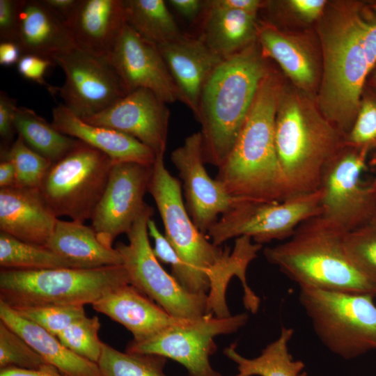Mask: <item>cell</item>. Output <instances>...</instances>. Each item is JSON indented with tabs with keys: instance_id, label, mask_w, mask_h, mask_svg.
<instances>
[{
	"instance_id": "6da1fadb",
	"label": "cell",
	"mask_w": 376,
	"mask_h": 376,
	"mask_svg": "<svg viewBox=\"0 0 376 376\" xmlns=\"http://www.w3.org/2000/svg\"><path fill=\"white\" fill-rule=\"evenodd\" d=\"M367 3H335L323 19L324 70L318 96L322 115L345 136L356 118L373 68L366 43Z\"/></svg>"
},
{
	"instance_id": "7a4b0ae2",
	"label": "cell",
	"mask_w": 376,
	"mask_h": 376,
	"mask_svg": "<svg viewBox=\"0 0 376 376\" xmlns=\"http://www.w3.org/2000/svg\"><path fill=\"white\" fill-rule=\"evenodd\" d=\"M282 87L268 72L262 80L237 139L216 180L234 198L279 202L286 198L275 143V122Z\"/></svg>"
},
{
	"instance_id": "3957f363",
	"label": "cell",
	"mask_w": 376,
	"mask_h": 376,
	"mask_svg": "<svg viewBox=\"0 0 376 376\" xmlns=\"http://www.w3.org/2000/svg\"><path fill=\"white\" fill-rule=\"evenodd\" d=\"M256 42L224 59L207 80L196 119L205 164L219 168L232 150L269 72Z\"/></svg>"
},
{
	"instance_id": "277c9868",
	"label": "cell",
	"mask_w": 376,
	"mask_h": 376,
	"mask_svg": "<svg viewBox=\"0 0 376 376\" xmlns=\"http://www.w3.org/2000/svg\"><path fill=\"white\" fill-rule=\"evenodd\" d=\"M275 143L287 199L318 189L324 167L344 146V136L305 95L282 88Z\"/></svg>"
},
{
	"instance_id": "5b68a950",
	"label": "cell",
	"mask_w": 376,
	"mask_h": 376,
	"mask_svg": "<svg viewBox=\"0 0 376 376\" xmlns=\"http://www.w3.org/2000/svg\"><path fill=\"white\" fill-rule=\"evenodd\" d=\"M345 233L318 216L302 223L284 242L265 248L263 254L299 287L376 297V286L357 269L345 251Z\"/></svg>"
},
{
	"instance_id": "8992f818",
	"label": "cell",
	"mask_w": 376,
	"mask_h": 376,
	"mask_svg": "<svg viewBox=\"0 0 376 376\" xmlns=\"http://www.w3.org/2000/svg\"><path fill=\"white\" fill-rule=\"evenodd\" d=\"M148 191L160 214L164 235L185 265L188 290L207 295L210 286L222 283L236 269L237 258L230 248L214 244L194 225L184 203L181 184L156 155Z\"/></svg>"
},
{
	"instance_id": "52a82bcc",
	"label": "cell",
	"mask_w": 376,
	"mask_h": 376,
	"mask_svg": "<svg viewBox=\"0 0 376 376\" xmlns=\"http://www.w3.org/2000/svg\"><path fill=\"white\" fill-rule=\"evenodd\" d=\"M130 283L123 266L0 271V301L24 306L93 304L111 290Z\"/></svg>"
},
{
	"instance_id": "ba28073f",
	"label": "cell",
	"mask_w": 376,
	"mask_h": 376,
	"mask_svg": "<svg viewBox=\"0 0 376 376\" xmlns=\"http://www.w3.org/2000/svg\"><path fill=\"white\" fill-rule=\"evenodd\" d=\"M375 297L310 287H299V301L318 339L345 359L376 350Z\"/></svg>"
},
{
	"instance_id": "9c48e42d",
	"label": "cell",
	"mask_w": 376,
	"mask_h": 376,
	"mask_svg": "<svg viewBox=\"0 0 376 376\" xmlns=\"http://www.w3.org/2000/svg\"><path fill=\"white\" fill-rule=\"evenodd\" d=\"M153 209L147 203L127 233L128 243L115 249L122 258L130 284L174 318L193 320L207 315V295L186 290L160 265L148 239V222Z\"/></svg>"
},
{
	"instance_id": "30bf717a",
	"label": "cell",
	"mask_w": 376,
	"mask_h": 376,
	"mask_svg": "<svg viewBox=\"0 0 376 376\" xmlns=\"http://www.w3.org/2000/svg\"><path fill=\"white\" fill-rule=\"evenodd\" d=\"M114 164L103 152L79 141L52 163L39 189L57 217L84 223L91 218Z\"/></svg>"
},
{
	"instance_id": "8fae6325",
	"label": "cell",
	"mask_w": 376,
	"mask_h": 376,
	"mask_svg": "<svg viewBox=\"0 0 376 376\" xmlns=\"http://www.w3.org/2000/svg\"><path fill=\"white\" fill-rule=\"evenodd\" d=\"M320 214L318 189L279 202L236 199L206 234L219 246L242 236L263 245L288 240L302 223Z\"/></svg>"
},
{
	"instance_id": "7c38bea8",
	"label": "cell",
	"mask_w": 376,
	"mask_h": 376,
	"mask_svg": "<svg viewBox=\"0 0 376 376\" xmlns=\"http://www.w3.org/2000/svg\"><path fill=\"white\" fill-rule=\"evenodd\" d=\"M249 320L247 313L217 317L205 315L171 325L152 337L139 343L131 341L130 353L152 354L171 359L181 364L189 376H222L210 364L216 352L214 338L235 333Z\"/></svg>"
},
{
	"instance_id": "4fadbf2b",
	"label": "cell",
	"mask_w": 376,
	"mask_h": 376,
	"mask_svg": "<svg viewBox=\"0 0 376 376\" xmlns=\"http://www.w3.org/2000/svg\"><path fill=\"white\" fill-rule=\"evenodd\" d=\"M367 155L344 145L327 163L320 178V216L345 233L373 218L374 185L363 186L360 180Z\"/></svg>"
},
{
	"instance_id": "5bb4252c",
	"label": "cell",
	"mask_w": 376,
	"mask_h": 376,
	"mask_svg": "<svg viewBox=\"0 0 376 376\" xmlns=\"http://www.w3.org/2000/svg\"><path fill=\"white\" fill-rule=\"evenodd\" d=\"M65 74V81L55 87L63 104L84 118L98 113L128 93L107 57H100L77 47L55 57Z\"/></svg>"
},
{
	"instance_id": "9a60e30c",
	"label": "cell",
	"mask_w": 376,
	"mask_h": 376,
	"mask_svg": "<svg viewBox=\"0 0 376 376\" xmlns=\"http://www.w3.org/2000/svg\"><path fill=\"white\" fill-rule=\"evenodd\" d=\"M152 166L134 162L115 163L106 188L91 216L98 240L113 248L115 239L127 233L146 203Z\"/></svg>"
},
{
	"instance_id": "2e32d148",
	"label": "cell",
	"mask_w": 376,
	"mask_h": 376,
	"mask_svg": "<svg viewBox=\"0 0 376 376\" xmlns=\"http://www.w3.org/2000/svg\"><path fill=\"white\" fill-rule=\"evenodd\" d=\"M171 160L182 182L187 210L196 228L206 234L219 215L230 210L236 198L208 175L200 131L187 136L184 143L172 151Z\"/></svg>"
},
{
	"instance_id": "e0dca14e",
	"label": "cell",
	"mask_w": 376,
	"mask_h": 376,
	"mask_svg": "<svg viewBox=\"0 0 376 376\" xmlns=\"http://www.w3.org/2000/svg\"><path fill=\"white\" fill-rule=\"evenodd\" d=\"M127 93L151 91L166 103L180 101L178 91L157 46L126 23L107 56Z\"/></svg>"
},
{
	"instance_id": "ac0fdd59",
	"label": "cell",
	"mask_w": 376,
	"mask_h": 376,
	"mask_svg": "<svg viewBox=\"0 0 376 376\" xmlns=\"http://www.w3.org/2000/svg\"><path fill=\"white\" fill-rule=\"evenodd\" d=\"M169 117L165 102L151 91L139 88L107 109L81 119L132 136L158 155L166 152Z\"/></svg>"
},
{
	"instance_id": "d6986e66",
	"label": "cell",
	"mask_w": 376,
	"mask_h": 376,
	"mask_svg": "<svg viewBox=\"0 0 376 376\" xmlns=\"http://www.w3.org/2000/svg\"><path fill=\"white\" fill-rule=\"evenodd\" d=\"M157 46L178 91L180 101L196 118L203 88L224 59L199 37L182 34L175 40Z\"/></svg>"
},
{
	"instance_id": "ffe728a7",
	"label": "cell",
	"mask_w": 376,
	"mask_h": 376,
	"mask_svg": "<svg viewBox=\"0 0 376 376\" xmlns=\"http://www.w3.org/2000/svg\"><path fill=\"white\" fill-rule=\"evenodd\" d=\"M57 217L39 188H0V230L25 242L46 246Z\"/></svg>"
},
{
	"instance_id": "44dd1931",
	"label": "cell",
	"mask_w": 376,
	"mask_h": 376,
	"mask_svg": "<svg viewBox=\"0 0 376 376\" xmlns=\"http://www.w3.org/2000/svg\"><path fill=\"white\" fill-rule=\"evenodd\" d=\"M126 23L124 0H79L65 24L77 48L107 57Z\"/></svg>"
},
{
	"instance_id": "7402d4cb",
	"label": "cell",
	"mask_w": 376,
	"mask_h": 376,
	"mask_svg": "<svg viewBox=\"0 0 376 376\" xmlns=\"http://www.w3.org/2000/svg\"><path fill=\"white\" fill-rule=\"evenodd\" d=\"M92 307L124 326L136 343L144 341L166 327L185 320L173 317L130 283L108 292Z\"/></svg>"
},
{
	"instance_id": "603a6c76",
	"label": "cell",
	"mask_w": 376,
	"mask_h": 376,
	"mask_svg": "<svg viewBox=\"0 0 376 376\" xmlns=\"http://www.w3.org/2000/svg\"><path fill=\"white\" fill-rule=\"evenodd\" d=\"M52 124L61 133L103 152L115 163L134 162L152 166L155 162L154 152L136 139L113 129L89 124L63 104L53 108Z\"/></svg>"
},
{
	"instance_id": "cb8c5ba5",
	"label": "cell",
	"mask_w": 376,
	"mask_h": 376,
	"mask_svg": "<svg viewBox=\"0 0 376 376\" xmlns=\"http://www.w3.org/2000/svg\"><path fill=\"white\" fill-rule=\"evenodd\" d=\"M17 43L22 55H36L53 62L57 56L77 47L65 23L41 0H22Z\"/></svg>"
},
{
	"instance_id": "d4e9b609",
	"label": "cell",
	"mask_w": 376,
	"mask_h": 376,
	"mask_svg": "<svg viewBox=\"0 0 376 376\" xmlns=\"http://www.w3.org/2000/svg\"><path fill=\"white\" fill-rule=\"evenodd\" d=\"M0 320L21 336L48 364L65 376H102L97 363L75 354L56 336L23 318L2 301Z\"/></svg>"
},
{
	"instance_id": "484cf974",
	"label": "cell",
	"mask_w": 376,
	"mask_h": 376,
	"mask_svg": "<svg viewBox=\"0 0 376 376\" xmlns=\"http://www.w3.org/2000/svg\"><path fill=\"white\" fill-rule=\"evenodd\" d=\"M256 16L242 10L210 7L204 1L198 37L222 59L228 58L256 42Z\"/></svg>"
},
{
	"instance_id": "4316f807",
	"label": "cell",
	"mask_w": 376,
	"mask_h": 376,
	"mask_svg": "<svg viewBox=\"0 0 376 376\" xmlns=\"http://www.w3.org/2000/svg\"><path fill=\"white\" fill-rule=\"evenodd\" d=\"M45 246L71 262L76 268L122 265L121 256L115 248L103 245L92 227L77 221L58 219Z\"/></svg>"
},
{
	"instance_id": "83f0119b",
	"label": "cell",
	"mask_w": 376,
	"mask_h": 376,
	"mask_svg": "<svg viewBox=\"0 0 376 376\" xmlns=\"http://www.w3.org/2000/svg\"><path fill=\"white\" fill-rule=\"evenodd\" d=\"M257 41L263 56L275 60L292 81L302 88L315 79L313 58L303 44L268 24L258 25Z\"/></svg>"
},
{
	"instance_id": "f1b7e54d",
	"label": "cell",
	"mask_w": 376,
	"mask_h": 376,
	"mask_svg": "<svg viewBox=\"0 0 376 376\" xmlns=\"http://www.w3.org/2000/svg\"><path fill=\"white\" fill-rule=\"evenodd\" d=\"M293 334L292 328L282 327L279 337L252 359L241 355L234 345L225 348V356L237 366V373L231 376H306L303 361L293 359L289 352Z\"/></svg>"
},
{
	"instance_id": "f546056e",
	"label": "cell",
	"mask_w": 376,
	"mask_h": 376,
	"mask_svg": "<svg viewBox=\"0 0 376 376\" xmlns=\"http://www.w3.org/2000/svg\"><path fill=\"white\" fill-rule=\"evenodd\" d=\"M17 135L36 152L54 163L70 152L79 140L58 132L31 109L17 107L15 113Z\"/></svg>"
},
{
	"instance_id": "4dcf8cb0",
	"label": "cell",
	"mask_w": 376,
	"mask_h": 376,
	"mask_svg": "<svg viewBox=\"0 0 376 376\" xmlns=\"http://www.w3.org/2000/svg\"><path fill=\"white\" fill-rule=\"evenodd\" d=\"M127 23L143 38L159 45L180 37L173 15L163 0H124Z\"/></svg>"
},
{
	"instance_id": "1f68e13d",
	"label": "cell",
	"mask_w": 376,
	"mask_h": 376,
	"mask_svg": "<svg viewBox=\"0 0 376 376\" xmlns=\"http://www.w3.org/2000/svg\"><path fill=\"white\" fill-rule=\"evenodd\" d=\"M0 266L3 269L15 270L76 268L45 246L25 242L1 231Z\"/></svg>"
},
{
	"instance_id": "d6a6232c",
	"label": "cell",
	"mask_w": 376,
	"mask_h": 376,
	"mask_svg": "<svg viewBox=\"0 0 376 376\" xmlns=\"http://www.w3.org/2000/svg\"><path fill=\"white\" fill-rule=\"evenodd\" d=\"M166 362L159 355L121 352L104 343L97 365L102 376H168Z\"/></svg>"
},
{
	"instance_id": "836d02e7",
	"label": "cell",
	"mask_w": 376,
	"mask_h": 376,
	"mask_svg": "<svg viewBox=\"0 0 376 376\" xmlns=\"http://www.w3.org/2000/svg\"><path fill=\"white\" fill-rule=\"evenodd\" d=\"M1 158L13 164L16 173L15 187L20 188H39L52 164L31 149L19 135L8 148L1 149Z\"/></svg>"
},
{
	"instance_id": "e575fe53",
	"label": "cell",
	"mask_w": 376,
	"mask_h": 376,
	"mask_svg": "<svg viewBox=\"0 0 376 376\" xmlns=\"http://www.w3.org/2000/svg\"><path fill=\"white\" fill-rule=\"evenodd\" d=\"M100 326L97 316L85 315L72 322L57 338L75 354L97 363L104 343L99 338Z\"/></svg>"
},
{
	"instance_id": "d590c367",
	"label": "cell",
	"mask_w": 376,
	"mask_h": 376,
	"mask_svg": "<svg viewBox=\"0 0 376 376\" xmlns=\"http://www.w3.org/2000/svg\"><path fill=\"white\" fill-rule=\"evenodd\" d=\"M344 246L354 265L376 286V222L346 233Z\"/></svg>"
},
{
	"instance_id": "8d00e7d4",
	"label": "cell",
	"mask_w": 376,
	"mask_h": 376,
	"mask_svg": "<svg viewBox=\"0 0 376 376\" xmlns=\"http://www.w3.org/2000/svg\"><path fill=\"white\" fill-rule=\"evenodd\" d=\"M344 145L366 155L376 149V88L364 87L354 122Z\"/></svg>"
},
{
	"instance_id": "74e56055",
	"label": "cell",
	"mask_w": 376,
	"mask_h": 376,
	"mask_svg": "<svg viewBox=\"0 0 376 376\" xmlns=\"http://www.w3.org/2000/svg\"><path fill=\"white\" fill-rule=\"evenodd\" d=\"M47 365L21 336L0 320V369H39Z\"/></svg>"
},
{
	"instance_id": "f35d334b",
	"label": "cell",
	"mask_w": 376,
	"mask_h": 376,
	"mask_svg": "<svg viewBox=\"0 0 376 376\" xmlns=\"http://www.w3.org/2000/svg\"><path fill=\"white\" fill-rule=\"evenodd\" d=\"M13 309L23 318L56 337L72 322L86 315L84 306L81 305L24 306Z\"/></svg>"
},
{
	"instance_id": "ab89813d",
	"label": "cell",
	"mask_w": 376,
	"mask_h": 376,
	"mask_svg": "<svg viewBox=\"0 0 376 376\" xmlns=\"http://www.w3.org/2000/svg\"><path fill=\"white\" fill-rule=\"evenodd\" d=\"M148 230L150 236L154 240L152 251L156 258L159 261L170 265L171 275L188 290L189 280L185 265L165 235L160 233L152 218L148 222Z\"/></svg>"
},
{
	"instance_id": "60d3db41",
	"label": "cell",
	"mask_w": 376,
	"mask_h": 376,
	"mask_svg": "<svg viewBox=\"0 0 376 376\" xmlns=\"http://www.w3.org/2000/svg\"><path fill=\"white\" fill-rule=\"evenodd\" d=\"M53 65L54 63L49 59L32 54H24L17 64V69L24 78L46 86L52 93L54 86L49 85L44 77L47 69Z\"/></svg>"
},
{
	"instance_id": "b9f144b4",
	"label": "cell",
	"mask_w": 376,
	"mask_h": 376,
	"mask_svg": "<svg viewBox=\"0 0 376 376\" xmlns=\"http://www.w3.org/2000/svg\"><path fill=\"white\" fill-rule=\"evenodd\" d=\"M22 0H0V39L17 40L19 13Z\"/></svg>"
},
{
	"instance_id": "7bdbcfd3",
	"label": "cell",
	"mask_w": 376,
	"mask_h": 376,
	"mask_svg": "<svg viewBox=\"0 0 376 376\" xmlns=\"http://www.w3.org/2000/svg\"><path fill=\"white\" fill-rule=\"evenodd\" d=\"M16 100L10 97L4 91L0 92V137L1 149L8 148L14 142L16 132L14 118L16 108Z\"/></svg>"
},
{
	"instance_id": "ee69618b",
	"label": "cell",
	"mask_w": 376,
	"mask_h": 376,
	"mask_svg": "<svg viewBox=\"0 0 376 376\" xmlns=\"http://www.w3.org/2000/svg\"><path fill=\"white\" fill-rule=\"evenodd\" d=\"M288 5L301 18L312 21L320 17L326 7L324 0H290Z\"/></svg>"
},
{
	"instance_id": "f6af8a7d",
	"label": "cell",
	"mask_w": 376,
	"mask_h": 376,
	"mask_svg": "<svg viewBox=\"0 0 376 376\" xmlns=\"http://www.w3.org/2000/svg\"><path fill=\"white\" fill-rule=\"evenodd\" d=\"M205 3L215 8L242 10L255 15L263 6L258 0H207Z\"/></svg>"
},
{
	"instance_id": "bcb514c9",
	"label": "cell",
	"mask_w": 376,
	"mask_h": 376,
	"mask_svg": "<svg viewBox=\"0 0 376 376\" xmlns=\"http://www.w3.org/2000/svg\"><path fill=\"white\" fill-rule=\"evenodd\" d=\"M168 3L180 15L189 20L196 19L204 8V1L201 0H169Z\"/></svg>"
},
{
	"instance_id": "7dc6e473",
	"label": "cell",
	"mask_w": 376,
	"mask_h": 376,
	"mask_svg": "<svg viewBox=\"0 0 376 376\" xmlns=\"http://www.w3.org/2000/svg\"><path fill=\"white\" fill-rule=\"evenodd\" d=\"M0 376H65L52 365L39 369L7 368L0 369Z\"/></svg>"
},
{
	"instance_id": "c3c4849f",
	"label": "cell",
	"mask_w": 376,
	"mask_h": 376,
	"mask_svg": "<svg viewBox=\"0 0 376 376\" xmlns=\"http://www.w3.org/2000/svg\"><path fill=\"white\" fill-rule=\"evenodd\" d=\"M64 23L72 13L79 0H41Z\"/></svg>"
},
{
	"instance_id": "681fc988",
	"label": "cell",
	"mask_w": 376,
	"mask_h": 376,
	"mask_svg": "<svg viewBox=\"0 0 376 376\" xmlns=\"http://www.w3.org/2000/svg\"><path fill=\"white\" fill-rule=\"evenodd\" d=\"M22 56L19 45L13 41L0 42V65L10 66L17 64Z\"/></svg>"
},
{
	"instance_id": "f907efd6",
	"label": "cell",
	"mask_w": 376,
	"mask_h": 376,
	"mask_svg": "<svg viewBox=\"0 0 376 376\" xmlns=\"http://www.w3.org/2000/svg\"><path fill=\"white\" fill-rule=\"evenodd\" d=\"M368 15L366 40L370 49L376 58V3H368Z\"/></svg>"
},
{
	"instance_id": "816d5d0a",
	"label": "cell",
	"mask_w": 376,
	"mask_h": 376,
	"mask_svg": "<svg viewBox=\"0 0 376 376\" xmlns=\"http://www.w3.org/2000/svg\"><path fill=\"white\" fill-rule=\"evenodd\" d=\"M16 173L13 164L8 159L1 158L0 188L15 186Z\"/></svg>"
},
{
	"instance_id": "f5cc1de1",
	"label": "cell",
	"mask_w": 376,
	"mask_h": 376,
	"mask_svg": "<svg viewBox=\"0 0 376 376\" xmlns=\"http://www.w3.org/2000/svg\"><path fill=\"white\" fill-rule=\"evenodd\" d=\"M374 185V207H373V215L372 220L370 221L376 222V178L373 181Z\"/></svg>"
},
{
	"instance_id": "db71d44e",
	"label": "cell",
	"mask_w": 376,
	"mask_h": 376,
	"mask_svg": "<svg viewBox=\"0 0 376 376\" xmlns=\"http://www.w3.org/2000/svg\"><path fill=\"white\" fill-rule=\"evenodd\" d=\"M376 68V66L375 67V68ZM375 84H376V71H375Z\"/></svg>"
}]
</instances>
